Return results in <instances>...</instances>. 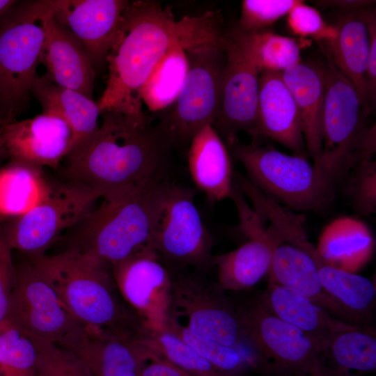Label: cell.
<instances>
[{"label": "cell", "mask_w": 376, "mask_h": 376, "mask_svg": "<svg viewBox=\"0 0 376 376\" xmlns=\"http://www.w3.org/2000/svg\"><path fill=\"white\" fill-rule=\"evenodd\" d=\"M48 1H16L0 15V114L14 121L39 77Z\"/></svg>", "instance_id": "cell-7"}, {"label": "cell", "mask_w": 376, "mask_h": 376, "mask_svg": "<svg viewBox=\"0 0 376 376\" xmlns=\"http://www.w3.org/2000/svg\"><path fill=\"white\" fill-rule=\"evenodd\" d=\"M0 376H1V375H0Z\"/></svg>", "instance_id": "cell-48"}, {"label": "cell", "mask_w": 376, "mask_h": 376, "mask_svg": "<svg viewBox=\"0 0 376 376\" xmlns=\"http://www.w3.org/2000/svg\"><path fill=\"white\" fill-rule=\"evenodd\" d=\"M242 165L247 179L265 195L295 212L325 210L334 186L305 157L289 155L257 141L226 146Z\"/></svg>", "instance_id": "cell-8"}, {"label": "cell", "mask_w": 376, "mask_h": 376, "mask_svg": "<svg viewBox=\"0 0 376 376\" xmlns=\"http://www.w3.org/2000/svg\"><path fill=\"white\" fill-rule=\"evenodd\" d=\"M212 236L190 188L170 183L159 211L153 249L171 269H204L212 264Z\"/></svg>", "instance_id": "cell-12"}, {"label": "cell", "mask_w": 376, "mask_h": 376, "mask_svg": "<svg viewBox=\"0 0 376 376\" xmlns=\"http://www.w3.org/2000/svg\"><path fill=\"white\" fill-rule=\"evenodd\" d=\"M373 2V1L363 0L318 1L317 4L321 8H336L346 13L366 8Z\"/></svg>", "instance_id": "cell-44"}, {"label": "cell", "mask_w": 376, "mask_h": 376, "mask_svg": "<svg viewBox=\"0 0 376 376\" xmlns=\"http://www.w3.org/2000/svg\"><path fill=\"white\" fill-rule=\"evenodd\" d=\"M100 116L96 132L64 159L65 182L110 200L166 178L173 146L159 123L115 110Z\"/></svg>", "instance_id": "cell-1"}, {"label": "cell", "mask_w": 376, "mask_h": 376, "mask_svg": "<svg viewBox=\"0 0 376 376\" xmlns=\"http://www.w3.org/2000/svg\"><path fill=\"white\" fill-rule=\"evenodd\" d=\"M366 9L346 12L334 26V34L322 40L327 56L355 88L369 109L368 63L370 33Z\"/></svg>", "instance_id": "cell-23"}, {"label": "cell", "mask_w": 376, "mask_h": 376, "mask_svg": "<svg viewBox=\"0 0 376 376\" xmlns=\"http://www.w3.org/2000/svg\"><path fill=\"white\" fill-rule=\"evenodd\" d=\"M296 102L306 149L317 166L322 152V124L325 92L322 68L300 61L282 72Z\"/></svg>", "instance_id": "cell-25"}, {"label": "cell", "mask_w": 376, "mask_h": 376, "mask_svg": "<svg viewBox=\"0 0 376 376\" xmlns=\"http://www.w3.org/2000/svg\"><path fill=\"white\" fill-rule=\"evenodd\" d=\"M139 376H196L164 357L148 362Z\"/></svg>", "instance_id": "cell-43"}, {"label": "cell", "mask_w": 376, "mask_h": 376, "mask_svg": "<svg viewBox=\"0 0 376 376\" xmlns=\"http://www.w3.org/2000/svg\"><path fill=\"white\" fill-rule=\"evenodd\" d=\"M100 196L68 182L56 184L51 194L3 228L8 243L26 256L43 255L61 235L85 219Z\"/></svg>", "instance_id": "cell-11"}, {"label": "cell", "mask_w": 376, "mask_h": 376, "mask_svg": "<svg viewBox=\"0 0 376 376\" xmlns=\"http://www.w3.org/2000/svg\"><path fill=\"white\" fill-rule=\"evenodd\" d=\"M15 2L13 0H0V15Z\"/></svg>", "instance_id": "cell-46"}, {"label": "cell", "mask_w": 376, "mask_h": 376, "mask_svg": "<svg viewBox=\"0 0 376 376\" xmlns=\"http://www.w3.org/2000/svg\"><path fill=\"white\" fill-rule=\"evenodd\" d=\"M224 45L219 107L212 126L227 146L240 132L254 136L260 72L233 26L226 29Z\"/></svg>", "instance_id": "cell-14"}, {"label": "cell", "mask_w": 376, "mask_h": 376, "mask_svg": "<svg viewBox=\"0 0 376 376\" xmlns=\"http://www.w3.org/2000/svg\"><path fill=\"white\" fill-rule=\"evenodd\" d=\"M32 94L40 104L42 113L62 118L70 127L72 140L69 152L99 128L100 111L97 102L81 93L56 84L46 75L38 77Z\"/></svg>", "instance_id": "cell-26"}, {"label": "cell", "mask_w": 376, "mask_h": 376, "mask_svg": "<svg viewBox=\"0 0 376 376\" xmlns=\"http://www.w3.org/2000/svg\"><path fill=\"white\" fill-rule=\"evenodd\" d=\"M225 31L221 15L214 12L186 17L180 24L178 41L187 56L188 70L178 97L160 111L158 123L173 146L189 145L195 134L217 116L226 60Z\"/></svg>", "instance_id": "cell-3"}, {"label": "cell", "mask_w": 376, "mask_h": 376, "mask_svg": "<svg viewBox=\"0 0 376 376\" xmlns=\"http://www.w3.org/2000/svg\"><path fill=\"white\" fill-rule=\"evenodd\" d=\"M72 132L65 120L41 113L0 127V143L12 161L57 168L68 155Z\"/></svg>", "instance_id": "cell-16"}, {"label": "cell", "mask_w": 376, "mask_h": 376, "mask_svg": "<svg viewBox=\"0 0 376 376\" xmlns=\"http://www.w3.org/2000/svg\"><path fill=\"white\" fill-rule=\"evenodd\" d=\"M147 341L162 357L196 376H230L164 327L150 331Z\"/></svg>", "instance_id": "cell-36"}, {"label": "cell", "mask_w": 376, "mask_h": 376, "mask_svg": "<svg viewBox=\"0 0 376 376\" xmlns=\"http://www.w3.org/2000/svg\"><path fill=\"white\" fill-rule=\"evenodd\" d=\"M230 252L213 256L219 285L226 291H241L257 284L269 271L274 253L290 236L269 223Z\"/></svg>", "instance_id": "cell-20"}, {"label": "cell", "mask_w": 376, "mask_h": 376, "mask_svg": "<svg viewBox=\"0 0 376 376\" xmlns=\"http://www.w3.org/2000/svg\"><path fill=\"white\" fill-rule=\"evenodd\" d=\"M187 162L194 182L210 201L230 198L234 176L228 148L212 125L193 136Z\"/></svg>", "instance_id": "cell-24"}, {"label": "cell", "mask_w": 376, "mask_h": 376, "mask_svg": "<svg viewBox=\"0 0 376 376\" xmlns=\"http://www.w3.org/2000/svg\"><path fill=\"white\" fill-rule=\"evenodd\" d=\"M56 19L80 41L93 67L107 63L130 1L49 0Z\"/></svg>", "instance_id": "cell-17"}, {"label": "cell", "mask_w": 376, "mask_h": 376, "mask_svg": "<svg viewBox=\"0 0 376 376\" xmlns=\"http://www.w3.org/2000/svg\"><path fill=\"white\" fill-rule=\"evenodd\" d=\"M27 257L86 327L119 336L147 338L149 331L122 298L111 265L72 250Z\"/></svg>", "instance_id": "cell-4"}, {"label": "cell", "mask_w": 376, "mask_h": 376, "mask_svg": "<svg viewBox=\"0 0 376 376\" xmlns=\"http://www.w3.org/2000/svg\"><path fill=\"white\" fill-rule=\"evenodd\" d=\"M24 331L36 347L38 376H93L72 353L45 338Z\"/></svg>", "instance_id": "cell-37"}, {"label": "cell", "mask_w": 376, "mask_h": 376, "mask_svg": "<svg viewBox=\"0 0 376 376\" xmlns=\"http://www.w3.org/2000/svg\"><path fill=\"white\" fill-rule=\"evenodd\" d=\"M42 168L12 161L0 169V219H15L24 214L52 191Z\"/></svg>", "instance_id": "cell-30"}, {"label": "cell", "mask_w": 376, "mask_h": 376, "mask_svg": "<svg viewBox=\"0 0 376 376\" xmlns=\"http://www.w3.org/2000/svg\"><path fill=\"white\" fill-rule=\"evenodd\" d=\"M291 31L302 37L324 40L334 34V27L327 26L319 11L299 1L288 15Z\"/></svg>", "instance_id": "cell-40"}, {"label": "cell", "mask_w": 376, "mask_h": 376, "mask_svg": "<svg viewBox=\"0 0 376 376\" xmlns=\"http://www.w3.org/2000/svg\"><path fill=\"white\" fill-rule=\"evenodd\" d=\"M170 183L167 178L159 180L119 197L104 200L70 229L61 251H76L109 265L155 251V231Z\"/></svg>", "instance_id": "cell-5"}, {"label": "cell", "mask_w": 376, "mask_h": 376, "mask_svg": "<svg viewBox=\"0 0 376 376\" xmlns=\"http://www.w3.org/2000/svg\"><path fill=\"white\" fill-rule=\"evenodd\" d=\"M327 358L335 371L351 374L376 370V334L372 326H360L340 320L326 347Z\"/></svg>", "instance_id": "cell-31"}, {"label": "cell", "mask_w": 376, "mask_h": 376, "mask_svg": "<svg viewBox=\"0 0 376 376\" xmlns=\"http://www.w3.org/2000/svg\"><path fill=\"white\" fill-rule=\"evenodd\" d=\"M347 174L348 192L355 210L369 215L376 211V162L373 159L359 164Z\"/></svg>", "instance_id": "cell-39"}, {"label": "cell", "mask_w": 376, "mask_h": 376, "mask_svg": "<svg viewBox=\"0 0 376 376\" xmlns=\"http://www.w3.org/2000/svg\"><path fill=\"white\" fill-rule=\"evenodd\" d=\"M313 256L324 291L346 315L349 322L371 326L376 298L375 283L365 276L327 263L316 247Z\"/></svg>", "instance_id": "cell-28"}, {"label": "cell", "mask_w": 376, "mask_h": 376, "mask_svg": "<svg viewBox=\"0 0 376 376\" xmlns=\"http://www.w3.org/2000/svg\"><path fill=\"white\" fill-rule=\"evenodd\" d=\"M373 248L374 240L365 223L341 217L324 228L316 249L327 263L354 272L369 260Z\"/></svg>", "instance_id": "cell-29"}, {"label": "cell", "mask_w": 376, "mask_h": 376, "mask_svg": "<svg viewBox=\"0 0 376 376\" xmlns=\"http://www.w3.org/2000/svg\"><path fill=\"white\" fill-rule=\"evenodd\" d=\"M298 0H244L238 26L252 31L267 29L283 16L288 15Z\"/></svg>", "instance_id": "cell-38"}, {"label": "cell", "mask_w": 376, "mask_h": 376, "mask_svg": "<svg viewBox=\"0 0 376 376\" xmlns=\"http://www.w3.org/2000/svg\"><path fill=\"white\" fill-rule=\"evenodd\" d=\"M236 309L245 343L267 370L279 376H321L327 364L315 340L270 313L258 299Z\"/></svg>", "instance_id": "cell-9"}, {"label": "cell", "mask_w": 376, "mask_h": 376, "mask_svg": "<svg viewBox=\"0 0 376 376\" xmlns=\"http://www.w3.org/2000/svg\"><path fill=\"white\" fill-rule=\"evenodd\" d=\"M226 292L217 282L171 269L169 315L184 318L191 331L240 350L244 338L236 307Z\"/></svg>", "instance_id": "cell-13"}, {"label": "cell", "mask_w": 376, "mask_h": 376, "mask_svg": "<svg viewBox=\"0 0 376 376\" xmlns=\"http://www.w3.org/2000/svg\"><path fill=\"white\" fill-rule=\"evenodd\" d=\"M188 61L178 41L157 63L140 91V97L148 109L160 112L178 97L186 79Z\"/></svg>", "instance_id": "cell-32"}, {"label": "cell", "mask_w": 376, "mask_h": 376, "mask_svg": "<svg viewBox=\"0 0 376 376\" xmlns=\"http://www.w3.org/2000/svg\"><path fill=\"white\" fill-rule=\"evenodd\" d=\"M1 376H36V350L26 333L5 319L0 322Z\"/></svg>", "instance_id": "cell-35"}, {"label": "cell", "mask_w": 376, "mask_h": 376, "mask_svg": "<svg viewBox=\"0 0 376 376\" xmlns=\"http://www.w3.org/2000/svg\"><path fill=\"white\" fill-rule=\"evenodd\" d=\"M6 319L71 353L82 343L87 329L27 256L15 265V284Z\"/></svg>", "instance_id": "cell-10"}, {"label": "cell", "mask_w": 376, "mask_h": 376, "mask_svg": "<svg viewBox=\"0 0 376 376\" xmlns=\"http://www.w3.org/2000/svg\"><path fill=\"white\" fill-rule=\"evenodd\" d=\"M162 327L178 336L216 368L228 375L238 376L248 367L249 361L240 350L195 333L171 315L167 316Z\"/></svg>", "instance_id": "cell-34"}, {"label": "cell", "mask_w": 376, "mask_h": 376, "mask_svg": "<svg viewBox=\"0 0 376 376\" xmlns=\"http://www.w3.org/2000/svg\"><path fill=\"white\" fill-rule=\"evenodd\" d=\"M257 299L270 313L315 340L323 353L340 321L310 299L271 280Z\"/></svg>", "instance_id": "cell-27"}, {"label": "cell", "mask_w": 376, "mask_h": 376, "mask_svg": "<svg viewBox=\"0 0 376 376\" xmlns=\"http://www.w3.org/2000/svg\"><path fill=\"white\" fill-rule=\"evenodd\" d=\"M260 73L283 72L301 61L297 42L290 37L267 29L248 31L233 26Z\"/></svg>", "instance_id": "cell-33"}, {"label": "cell", "mask_w": 376, "mask_h": 376, "mask_svg": "<svg viewBox=\"0 0 376 376\" xmlns=\"http://www.w3.org/2000/svg\"><path fill=\"white\" fill-rule=\"evenodd\" d=\"M322 69L325 92L322 152L317 167L334 186L359 164L373 159L375 125H365L368 108L328 57Z\"/></svg>", "instance_id": "cell-6"}, {"label": "cell", "mask_w": 376, "mask_h": 376, "mask_svg": "<svg viewBox=\"0 0 376 376\" xmlns=\"http://www.w3.org/2000/svg\"><path fill=\"white\" fill-rule=\"evenodd\" d=\"M125 303L150 331L161 329L169 315L171 269L153 250L111 265Z\"/></svg>", "instance_id": "cell-15"}, {"label": "cell", "mask_w": 376, "mask_h": 376, "mask_svg": "<svg viewBox=\"0 0 376 376\" xmlns=\"http://www.w3.org/2000/svg\"><path fill=\"white\" fill-rule=\"evenodd\" d=\"M270 138L294 155L305 157V142L299 111L281 72H262L256 126L253 141Z\"/></svg>", "instance_id": "cell-19"}, {"label": "cell", "mask_w": 376, "mask_h": 376, "mask_svg": "<svg viewBox=\"0 0 376 376\" xmlns=\"http://www.w3.org/2000/svg\"><path fill=\"white\" fill-rule=\"evenodd\" d=\"M315 248L307 236L281 244L274 253L269 280L310 299L334 318L350 323L322 285L313 256Z\"/></svg>", "instance_id": "cell-22"}, {"label": "cell", "mask_w": 376, "mask_h": 376, "mask_svg": "<svg viewBox=\"0 0 376 376\" xmlns=\"http://www.w3.org/2000/svg\"><path fill=\"white\" fill-rule=\"evenodd\" d=\"M45 17L41 61L56 84L93 99L95 69L80 41L56 18L52 6Z\"/></svg>", "instance_id": "cell-18"}, {"label": "cell", "mask_w": 376, "mask_h": 376, "mask_svg": "<svg viewBox=\"0 0 376 376\" xmlns=\"http://www.w3.org/2000/svg\"><path fill=\"white\" fill-rule=\"evenodd\" d=\"M367 21L370 33V47L368 63L369 104H375L376 100V17L375 13L367 10Z\"/></svg>", "instance_id": "cell-42"}, {"label": "cell", "mask_w": 376, "mask_h": 376, "mask_svg": "<svg viewBox=\"0 0 376 376\" xmlns=\"http://www.w3.org/2000/svg\"><path fill=\"white\" fill-rule=\"evenodd\" d=\"M3 124H4L3 120V118H2V117H1V114H0V127H1L2 125H3Z\"/></svg>", "instance_id": "cell-47"}, {"label": "cell", "mask_w": 376, "mask_h": 376, "mask_svg": "<svg viewBox=\"0 0 376 376\" xmlns=\"http://www.w3.org/2000/svg\"><path fill=\"white\" fill-rule=\"evenodd\" d=\"M12 249L0 226V322L6 318L9 301L15 280V265Z\"/></svg>", "instance_id": "cell-41"}, {"label": "cell", "mask_w": 376, "mask_h": 376, "mask_svg": "<svg viewBox=\"0 0 376 376\" xmlns=\"http://www.w3.org/2000/svg\"><path fill=\"white\" fill-rule=\"evenodd\" d=\"M146 338L119 336L87 328L73 354L93 376H139L148 362L162 357Z\"/></svg>", "instance_id": "cell-21"}, {"label": "cell", "mask_w": 376, "mask_h": 376, "mask_svg": "<svg viewBox=\"0 0 376 376\" xmlns=\"http://www.w3.org/2000/svg\"><path fill=\"white\" fill-rule=\"evenodd\" d=\"M321 376H352L351 374L342 373L334 370L329 367L327 366L326 369L323 372Z\"/></svg>", "instance_id": "cell-45"}, {"label": "cell", "mask_w": 376, "mask_h": 376, "mask_svg": "<svg viewBox=\"0 0 376 376\" xmlns=\"http://www.w3.org/2000/svg\"><path fill=\"white\" fill-rule=\"evenodd\" d=\"M178 39V22L155 1H129L109 49L100 111L143 115L140 91L157 63Z\"/></svg>", "instance_id": "cell-2"}]
</instances>
